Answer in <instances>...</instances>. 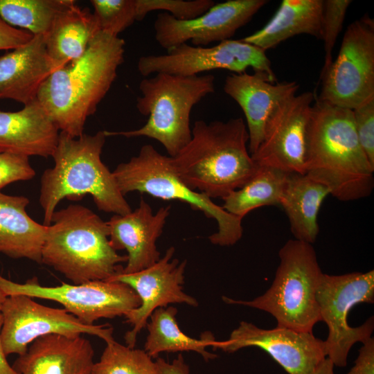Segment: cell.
<instances>
[{
	"label": "cell",
	"instance_id": "6da1fadb",
	"mask_svg": "<svg viewBox=\"0 0 374 374\" xmlns=\"http://www.w3.org/2000/svg\"><path fill=\"white\" fill-rule=\"evenodd\" d=\"M125 41L100 32L78 59L54 71L37 100L60 132L82 135L86 121L106 96L124 61Z\"/></svg>",
	"mask_w": 374,
	"mask_h": 374
},
{
	"label": "cell",
	"instance_id": "7a4b0ae2",
	"mask_svg": "<svg viewBox=\"0 0 374 374\" xmlns=\"http://www.w3.org/2000/svg\"><path fill=\"white\" fill-rule=\"evenodd\" d=\"M373 172L358 140L353 110L317 98L308 130L305 175L339 200L353 201L372 193Z\"/></svg>",
	"mask_w": 374,
	"mask_h": 374
},
{
	"label": "cell",
	"instance_id": "3957f363",
	"mask_svg": "<svg viewBox=\"0 0 374 374\" xmlns=\"http://www.w3.org/2000/svg\"><path fill=\"white\" fill-rule=\"evenodd\" d=\"M105 131L73 137L60 132L52 154L54 166L46 169L40 179L39 204L45 226L64 199L80 200L90 195L100 211L125 215L132 208L121 193L116 178L101 160Z\"/></svg>",
	"mask_w": 374,
	"mask_h": 374
},
{
	"label": "cell",
	"instance_id": "277c9868",
	"mask_svg": "<svg viewBox=\"0 0 374 374\" xmlns=\"http://www.w3.org/2000/svg\"><path fill=\"white\" fill-rule=\"evenodd\" d=\"M248 143L247 125L240 117L210 123L198 120L189 143L172 159L179 176L191 189L223 199L258 169Z\"/></svg>",
	"mask_w": 374,
	"mask_h": 374
},
{
	"label": "cell",
	"instance_id": "5b68a950",
	"mask_svg": "<svg viewBox=\"0 0 374 374\" xmlns=\"http://www.w3.org/2000/svg\"><path fill=\"white\" fill-rule=\"evenodd\" d=\"M109 236L107 222L87 207L70 204L55 211L46 226L41 263L75 285L108 280L127 260L112 247Z\"/></svg>",
	"mask_w": 374,
	"mask_h": 374
},
{
	"label": "cell",
	"instance_id": "8992f818",
	"mask_svg": "<svg viewBox=\"0 0 374 374\" xmlns=\"http://www.w3.org/2000/svg\"><path fill=\"white\" fill-rule=\"evenodd\" d=\"M139 84L141 95L136 109L148 119L137 130L105 131L106 137L145 136L159 142L170 157H175L190 141V116L193 107L215 91L211 74L182 76L156 73Z\"/></svg>",
	"mask_w": 374,
	"mask_h": 374
},
{
	"label": "cell",
	"instance_id": "52a82bcc",
	"mask_svg": "<svg viewBox=\"0 0 374 374\" xmlns=\"http://www.w3.org/2000/svg\"><path fill=\"white\" fill-rule=\"evenodd\" d=\"M274 279L262 295L251 300L222 296L227 304L242 305L271 314L278 326L312 332L321 321L316 292L323 273L312 244L289 240L278 252Z\"/></svg>",
	"mask_w": 374,
	"mask_h": 374
},
{
	"label": "cell",
	"instance_id": "ba28073f",
	"mask_svg": "<svg viewBox=\"0 0 374 374\" xmlns=\"http://www.w3.org/2000/svg\"><path fill=\"white\" fill-rule=\"evenodd\" d=\"M113 174L124 196L139 192L163 200H179L215 220L217 231L208 237L213 244L231 246L242 236V219L191 189L179 176L172 157L161 154L150 144L143 145L136 156L118 164Z\"/></svg>",
	"mask_w": 374,
	"mask_h": 374
},
{
	"label": "cell",
	"instance_id": "9c48e42d",
	"mask_svg": "<svg viewBox=\"0 0 374 374\" xmlns=\"http://www.w3.org/2000/svg\"><path fill=\"white\" fill-rule=\"evenodd\" d=\"M321 321L328 326L324 341L326 357L335 366H346L352 346L371 337L373 317L357 327H350L347 317L356 305L374 302V270L341 275L323 274L316 292Z\"/></svg>",
	"mask_w": 374,
	"mask_h": 374
},
{
	"label": "cell",
	"instance_id": "30bf717a",
	"mask_svg": "<svg viewBox=\"0 0 374 374\" xmlns=\"http://www.w3.org/2000/svg\"><path fill=\"white\" fill-rule=\"evenodd\" d=\"M374 97V21L350 24L337 58L321 72L319 100L354 109Z\"/></svg>",
	"mask_w": 374,
	"mask_h": 374
},
{
	"label": "cell",
	"instance_id": "8fae6325",
	"mask_svg": "<svg viewBox=\"0 0 374 374\" xmlns=\"http://www.w3.org/2000/svg\"><path fill=\"white\" fill-rule=\"evenodd\" d=\"M248 68L276 82L265 51L242 39H227L213 46L185 43L167 50L163 55L142 56L137 62V69L144 77L159 73L193 76L217 69L242 73Z\"/></svg>",
	"mask_w": 374,
	"mask_h": 374
},
{
	"label": "cell",
	"instance_id": "7c38bea8",
	"mask_svg": "<svg viewBox=\"0 0 374 374\" xmlns=\"http://www.w3.org/2000/svg\"><path fill=\"white\" fill-rule=\"evenodd\" d=\"M0 287L7 296L21 294L57 302L87 325H94L100 319L125 316L141 304L134 290L118 281L93 280L78 285L62 283L46 287L41 285L36 277L17 283L0 276Z\"/></svg>",
	"mask_w": 374,
	"mask_h": 374
},
{
	"label": "cell",
	"instance_id": "4fadbf2b",
	"mask_svg": "<svg viewBox=\"0 0 374 374\" xmlns=\"http://www.w3.org/2000/svg\"><path fill=\"white\" fill-rule=\"evenodd\" d=\"M33 299L10 295L2 305L1 339L6 356L21 355L34 340L51 334L68 337L88 334L101 338L106 344L114 340L113 328L107 324H84L64 309L47 307Z\"/></svg>",
	"mask_w": 374,
	"mask_h": 374
},
{
	"label": "cell",
	"instance_id": "5bb4252c",
	"mask_svg": "<svg viewBox=\"0 0 374 374\" xmlns=\"http://www.w3.org/2000/svg\"><path fill=\"white\" fill-rule=\"evenodd\" d=\"M313 101V93L306 91L276 107L265 125L260 145L251 154L258 166L305 174Z\"/></svg>",
	"mask_w": 374,
	"mask_h": 374
},
{
	"label": "cell",
	"instance_id": "9a60e30c",
	"mask_svg": "<svg viewBox=\"0 0 374 374\" xmlns=\"http://www.w3.org/2000/svg\"><path fill=\"white\" fill-rule=\"evenodd\" d=\"M175 251V247H170L152 265L132 274L120 271L108 280L127 284L141 301L138 308L125 316L126 322L132 326L124 337L130 348H134L139 333L146 326L150 315L157 308L172 303L198 305L197 300L183 290L186 260L180 262L173 258Z\"/></svg>",
	"mask_w": 374,
	"mask_h": 374
},
{
	"label": "cell",
	"instance_id": "2e32d148",
	"mask_svg": "<svg viewBox=\"0 0 374 374\" xmlns=\"http://www.w3.org/2000/svg\"><path fill=\"white\" fill-rule=\"evenodd\" d=\"M267 2L228 0L215 3L201 15L188 20H179L162 12L154 22V38L166 51L187 42L193 46H206L231 39Z\"/></svg>",
	"mask_w": 374,
	"mask_h": 374
},
{
	"label": "cell",
	"instance_id": "e0dca14e",
	"mask_svg": "<svg viewBox=\"0 0 374 374\" xmlns=\"http://www.w3.org/2000/svg\"><path fill=\"white\" fill-rule=\"evenodd\" d=\"M251 346L265 350L289 374H312L326 358L324 341L312 332L278 326L263 329L244 321L213 348L233 353Z\"/></svg>",
	"mask_w": 374,
	"mask_h": 374
},
{
	"label": "cell",
	"instance_id": "ac0fdd59",
	"mask_svg": "<svg viewBox=\"0 0 374 374\" xmlns=\"http://www.w3.org/2000/svg\"><path fill=\"white\" fill-rule=\"evenodd\" d=\"M171 206H162L154 213L143 198L139 206L125 215H114L107 224L109 242L116 250L127 252L122 274H132L154 264L161 257L156 242L161 236Z\"/></svg>",
	"mask_w": 374,
	"mask_h": 374
},
{
	"label": "cell",
	"instance_id": "d6986e66",
	"mask_svg": "<svg viewBox=\"0 0 374 374\" xmlns=\"http://www.w3.org/2000/svg\"><path fill=\"white\" fill-rule=\"evenodd\" d=\"M296 82L274 84L263 74L233 73L224 81V91L241 107L249 134L248 149L253 154L260 145L265 125L276 107L296 94Z\"/></svg>",
	"mask_w": 374,
	"mask_h": 374
},
{
	"label": "cell",
	"instance_id": "ffe728a7",
	"mask_svg": "<svg viewBox=\"0 0 374 374\" xmlns=\"http://www.w3.org/2000/svg\"><path fill=\"white\" fill-rule=\"evenodd\" d=\"M93 357L89 340L51 334L34 340L12 366L18 374H91Z\"/></svg>",
	"mask_w": 374,
	"mask_h": 374
},
{
	"label": "cell",
	"instance_id": "44dd1931",
	"mask_svg": "<svg viewBox=\"0 0 374 374\" xmlns=\"http://www.w3.org/2000/svg\"><path fill=\"white\" fill-rule=\"evenodd\" d=\"M56 69L42 35H33L25 44L0 55V100L24 105L37 98L46 79Z\"/></svg>",
	"mask_w": 374,
	"mask_h": 374
},
{
	"label": "cell",
	"instance_id": "7402d4cb",
	"mask_svg": "<svg viewBox=\"0 0 374 374\" xmlns=\"http://www.w3.org/2000/svg\"><path fill=\"white\" fill-rule=\"evenodd\" d=\"M60 132L37 99L17 112L0 110V152L51 157Z\"/></svg>",
	"mask_w": 374,
	"mask_h": 374
},
{
	"label": "cell",
	"instance_id": "603a6c76",
	"mask_svg": "<svg viewBox=\"0 0 374 374\" xmlns=\"http://www.w3.org/2000/svg\"><path fill=\"white\" fill-rule=\"evenodd\" d=\"M25 196L0 191V253L10 258H27L41 263L46 226L32 219L26 211Z\"/></svg>",
	"mask_w": 374,
	"mask_h": 374
},
{
	"label": "cell",
	"instance_id": "cb8c5ba5",
	"mask_svg": "<svg viewBox=\"0 0 374 374\" xmlns=\"http://www.w3.org/2000/svg\"><path fill=\"white\" fill-rule=\"evenodd\" d=\"M100 32L93 12L74 1L56 15L44 37L47 53L59 69L80 57Z\"/></svg>",
	"mask_w": 374,
	"mask_h": 374
},
{
	"label": "cell",
	"instance_id": "d4e9b609",
	"mask_svg": "<svg viewBox=\"0 0 374 374\" xmlns=\"http://www.w3.org/2000/svg\"><path fill=\"white\" fill-rule=\"evenodd\" d=\"M323 0H283L261 29L242 39L264 51L300 34L321 39Z\"/></svg>",
	"mask_w": 374,
	"mask_h": 374
},
{
	"label": "cell",
	"instance_id": "484cf974",
	"mask_svg": "<svg viewBox=\"0 0 374 374\" xmlns=\"http://www.w3.org/2000/svg\"><path fill=\"white\" fill-rule=\"evenodd\" d=\"M329 189L305 174L288 173L280 206L294 239L312 244L318 235V214Z\"/></svg>",
	"mask_w": 374,
	"mask_h": 374
},
{
	"label": "cell",
	"instance_id": "4316f807",
	"mask_svg": "<svg viewBox=\"0 0 374 374\" xmlns=\"http://www.w3.org/2000/svg\"><path fill=\"white\" fill-rule=\"evenodd\" d=\"M177 313L173 306L159 308L152 313L146 325L148 335L143 350L152 358L163 352L195 351L206 361L215 359L217 356L206 350L208 346L213 348L216 345L217 341L213 334L205 332L199 339L187 336L179 327Z\"/></svg>",
	"mask_w": 374,
	"mask_h": 374
},
{
	"label": "cell",
	"instance_id": "83f0119b",
	"mask_svg": "<svg viewBox=\"0 0 374 374\" xmlns=\"http://www.w3.org/2000/svg\"><path fill=\"white\" fill-rule=\"evenodd\" d=\"M254 175L240 188L222 200L228 213L243 218L250 211L264 206H280L287 172L258 166Z\"/></svg>",
	"mask_w": 374,
	"mask_h": 374
},
{
	"label": "cell",
	"instance_id": "f1b7e54d",
	"mask_svg": "<svg viewBox=\"0 0 374 374\" xmlns=\"http://www.w3.org/2000/svg\"><path fill=\"white\" fill-rule=\"evenodd\" d=\"M73 0H0V17L10 26L45 36L56 15Z\"/></svg>",
	"mask_w": 374,
	"mask_h": 374
},
{
	"label": "cell",
	"instance_id": "f546056e",
	"mask_svg": "<svg viewBox=\"0 0 374 374\" xmlns=\"http://www.w3.org/2000/svg\"><path fill=\"white\" fill-rule=\"evenodd\" d=\"M91 374H160L155 361L142 349L122 345L115 340L106 344Z\"/></svg>",
	"mask_w": 374,
	"mask_h": 374
},
{
	"label": "cell",
	"instance_id": "4dcf8cb0",
	"mask_svg": "<svg viewBox=\"0 0 374 374\" xmlns=\"http://www.w3.org/2000/svg\"><path fill=\"white\" fill-rule=\"evenodd\" d=\"M100 32L118 35L137 21L136 0H91Z\"/></svg>",
	"mask_w": 374,
	"mask_h": 374
},
{
	"label": "cell",
	"instance_id": "1f68e13d",
	"mask_svg": "<svg viewBox=\"0 0 374 374\" xmlns=\"http://www.w3.org/2000/svg\"><path fill=\"white\" fill-rule=\"evenodd\" d=\"M212 0H136L137 21L156 10H162L179 20L195 18L211 8Z\"/></svg>",
	"mask_w": 374,
	"mask_h": 374
},
{
	"label": "cell",
	"instance_id": "d6a6232c",
	"mask_svg": "<svg viewBox=\"0 0 374 374\" xmlns=\"http://www.w3.org/2000/svg\"><path fill=\"white\" fill-rule=\"evenodd\" d=\"M350 3V0H323L321 39L324 43L325 60L322 70L333 61L332 53Z\"/></svg>",
	"mask_w": 374,
	"mask_h": 374
},
{
	"label": "cell",
	"instance_id": "836d02e7",
	"mask_svg": "<svg viewBox=\"0 0 374 374\" xmlns=\"http://www.w3.org/2000/svg\"><path fill=\"white\" fill-rule=\"evenodd\" d=\"M353 114L359 143L374 166V97L353 109Z\"/></svg>",
	"mask_w": 374,
	"mask_h": 374
},
{
	"label": "cell",
	"instance_id": "e575fe53",
	"mask_svg": "<svg viewBox=\"0 0 374 374\" xmlns=\"http://www.w3.org/2000/svg\"><path fill=\"white\" fill-rule=\"evenodd\" d=\"M35 171L29 157L8 152H0V191L7 185L33 179Z\"/></svg>",
	"mask_w": 374,
	"mask_h": 374
},
{
	"label": "cell",
	"instance_id": "d590c367",
	"mask_svg": "<svg viewBox=\"0 0 374 374\" xmlns=\"http://www.w3.org/2000/svg\"><path fill=\"white\" fill-rule=\"evenodd\" d=\"M33 37L30 33L15 28L0 17V50H12L28 42Z\"/></svg>",
	"mask_w": 374,
	"mask_h": 374
},
{
	"label": "cell",
	"instance_id": "8d00e7d4",
	"mask_svg": "<svg viewBox=\"0 0 374 374\" xmlns=\"http://www.w3.org/2000/svg\"><path fill=\"white\" fill-rule=\"evenodd\" d=\"M346 374H374V339L362 344L354 366Z\"/></svg>",
	"mask_w": 374,
	"mask_h": 374
},
{
	"label": "cell",
	"instance_id": "74e56055",
	"mask_svg": "<svg viewBox=\"0 0 374 374\" xmlns=\"http://www.w3.org/2000/svg\"><path fill=\"white\" fill-rule=\"evenodd\" d=\"M155 362L160 374H190L189 366L185 362L181 354L171 363L161 357H157Z\"/></svg>",
	"mask_w": 374,
	"mask_h": 374
},
{
	"label": "cell",
	"instance_id": "f35d334b",
	"mask_svg": "<svg viewBox=\"0 0 374 374\" xmlns=\"http://www.w3.org/2000/svg\"><path fill=\"white\" fill-rule=\"evenodd\" d=\"M2 316L0 313V374H18L11 365L7 361L6 355L4 353L1 339V330L2 327Z\"/></svg>",
	"mask_w": 374,
	"mask_h": 374
},
{
	"label": "cell",
	"instance_id": "ab89813d",
	"mask_svg": "<svg viewBox=\"0 0 374 374\" xmlns=\"http://www.w3.org/2000/svg\"><path fill=\"white\" fill-rule=\"evenodd\" d=\"M334 367L332 362L326 357L319 364L312 374H335Z\"/></svg>",
	"mask_w": 374,
	"mask_h": 374
},
{
	"label": "cell",
	"instance_id": "60d3db41",
	"mask_svg": "<svg viewBox=\"0 0 374 374\" xmlns=\"http://www.w3.org/2000/svg\"><path fill=\"white\" fill-rule=\"evenodd\" d=\"M6 297L7 296L5 294V293L3 292V290H1L0 287V313H1V309L2 305Z\"/></svg>",
	"mask_w": 374,
	"mask_h": 374
}]
</instances>
